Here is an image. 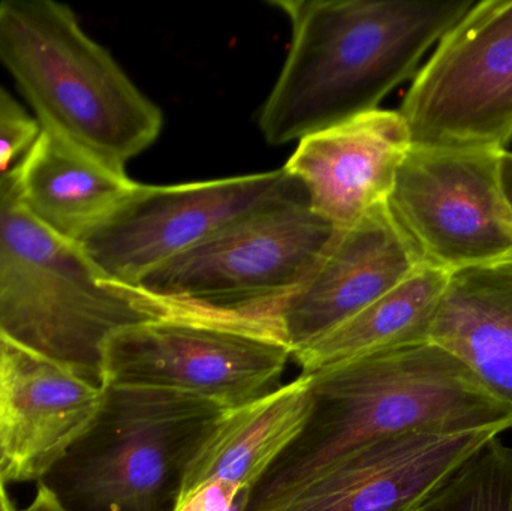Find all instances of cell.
I'll return each mask as SVG.
<instances>
[{"mask_svg": "<svg viewBox=\"0 0 512 511\" xmlns=\"http://www.w3.org/2000/svg\"><path fill=\"white\" fill-rule=\"evenodd\" d=\"M177 305L105 278L24 209L12 168L0 173V338L104 386L111 336Z\"/></svg>", "mask_w": 512, "mask_h": 511, "instance_id": "3957f363", "label": "cell"}, {"mask_svg": "<svg viewBox=\"0 0 512 511\" xmlns=\"http://www.w3.org/2000/svg\"><path fill=\"white\" fill-rule=\"evenodd\" d=\"M429 342L512 408V260L451 273Z\"/></svg>", "mask_w": 512, "mask_h": 511, "instance_id": "e0dca14e", "label": "cell"}, {"mask_svg": "<svg viewBox=\"0 0 512 511\" xmlns=\"http://www.w3.org/2000/svg\"><path fill=\"white\" fill-rule=\"evenodd\" d=\"M105 392L110 441L87 459L75 489L99 510L153 511L192 441L222 410L174 393Z\"/></svg>", "mask_w": 512, "mask_h": 511, "instance_id": "30bf717a", "label": "cell"}, {"mask_svg": "<svg viewBox=\"0 0 512 511\" xmlns=\"http://www.w3.org/2000/svg\"><path fill=\"white\" fill-rule=\"evenodd\" d=\"M498 432H409L358 450L271 511H420Z\"/></svg>", "mask_w": 512, "mask_h": 511, "instance_id": "4fadbf2b", "label": "cell"}, {"mask_svg": "<svg viewBox=\"0 0 512 511\" xmlns=\"http://www.w3.org/2000/svg\"><path fill=\"white\" fill-rule=\"evenodd\" d=\"M313 411L252 494L271 511L364 447L409 432L512 429V408L444 348L426 342L310 375Z\"/></svg>", "mask_w": 512, "mask_h": 511, "instance_id": "7a4b0ae2", "label": "cell"}, {"mask_svg": "<svg viewBox=\"0 0 512 511\" xmlns=\"http://www.w3.org/2000/svg\"><path fill=\"white\" fill-rule=\"evenodd\" d=\"M499 176H501L502 192H504L505 201L512 216V152L501 153L499 161Z\"/></svg>", "mask_w": 512, "mask_h": 511, "instance_id": "603a6c76", "label": "cell"}, {"mask_svg": "<svg viewBox=\"0 0 512 511\" xmlns=\"http://www.w3.org/2000/svg\"><path fill=\"white\" fill-rule=\"evenodd\" d=\"M12 173L24 209L74 243L138 185L123 168L41 128Z\"/></svg>", "mask_w": 512, "mask_h": 511, "instance_id": "2e32d148", "label": "cell"}, {"mask_svg": "<svg viewBox=\"0 0 512 511\" xmlns=\"http://www.w3.org/2000/svg\"><path fill=\"white\" fill-rule=\"evenodd\" d=\"M450 275L424 263L363 311L297 348L292 359L301 375L429 342Z\"/></svg>", "mask_w": 512, "mask_h": 511, "instance_id": "ac0fdd59", "label": "cell"}, {"mask_svg": "<svg viewBox=\"0 0 512 511\" xmlns=\"http://www.w3.org/2000/svg\"><path fill=\"white\" fill-rule=\"evenodd\" d=\"M23 511H69L65 504L57 497L56 492L51 491L45 485L39 486L35 500Z\"/></svg>", "mask_w": 512, "mask_h": 511, "instance_id": "7402d4cb", "label": "cell"}, {"mask_svg": "<svg viewBox=\"0 0 512 511\" xmlns=\"http://www.w3.org/2000/svg\"><path fill=\"white\" fill-rule=\"evenodd\" d=\"M251 489L224 482L210 480L191 491L176 494L171 511H249Z\"/></svg>", "mask_w": 512, "mask_h": 511, "instance_id": "44dd1931", "label": "cell"}, {"mask_svg": "<svg viewBox=\"0 0 512 511\" xmlns=\"http://www.w3.org/2000/svg\"><path fill=\"white\" fill-rule=\"evenodd\" d=\"M0 65L39 128L125 170L149 149L164 117L119 63L54 0L0 2Z\"/></svg>", "mask_w": 512, "mask_h": 511, "instance_id": "277c9868", "label": "cell"}, {"mask_svg": "<svg viewBox=\"0 0 512 511\" xmlns=\"http://www.w3.org/2000/svg\"><path fill=\"white\" fill-rule=\"evenodd\" d=\"M307 203L286 168L248 176L135 186L77 245L110 281L137 287L152 270L252 213Z\"/></svg>", "mask_w": 512, "mask_h": 511, "instance_id": "ba28073f", "label": "cell"}, {"mask_svg": "<svg viewBox=\"0 0 512 511\" xmlns=\"http://www.w3.org/2000/svg\"><path fill=\"white\" fill-rule=\"evenodd\" d=\"M336 231L307 203L270 207L156 267L137 287L182 305L262 311L300 287Z\"/></svg>", "mask_w": 512, "mask_h": 511, "instance_id": "52a82bcc", "label": "cell"}, {"mask_svg": "<svg viewBox=\"0 0 512 511\" xmlns=\"http://www.w3.org/2000/svg\"><path fill=\"white\" fill-rule=\"evenodd\" d=\"M38 134L35 117L0 87V173L8 171L12 162L24 155Z\"/></svg>", "mask_w": 512, "mask_h": 511, "instance_id": "ffe728a7", "label": "cell"}, {"mask_svg": "<svg viewBox=\"0 0 512 511\" xmlns=\"http://www.w3.org/2000/svg\"><path fill=\"white\" fill-rule=\"evenodd\" d=\"M312 411L310 375H300L248 404L222 411L201 429L183 456L176 494L210 480L255 491L303 434Z\"/></svg>", "mask_w": 512, "mask_h": 511, "instance_id": "9a60e30c", "label": "cell"}, {"mask_svg": "<svg viewBox=\"0 0 512 511\" xmlns=\"http://www.w3.org/2000/svg\"><path fill=\"white\" fill-rule=\"evenodd\" d=\"M474 0H277L291 23L282 71L259 111L283 146L369 111L415 77Z\"/></svg>", "mask_w": 512, "mask_h": 511, "instance_id": "6da1fadb", "label": "cell"}, {"mask_svg": "<svg viewBox=\"0 0 512 511\" xmlns=\"http://www.w3.org/2000/svg\"><path fill=\"white\" fill-rule=\"evenodd\" d=\"M107 404L104 386L0 338V476L32 482L92 434Z\"/></svg>", "mask_w": 512, "mask_h": 511, "instance_id": "8fae6325", "label": "cell"}, {"mask_svg": "<svg viewBox=\"0 0 512 511\" xmlns=\"http://www.w3.org/2000/svg\"><path fill=\"white\" fill-rule=\"evenodd\" d=\"M292 348L267 312L177 305L111 336L105 390H152L227 411L254 401L279 380Z\"/></svg>", "mask_w": 512, "mask_h": 511, "instance_id": "5b68a950", "label": "cell"}, {"mask_svg": "<svg viewBox=\"0 0 512 511\" xmlns=\"http://www.w3.org/2000/svg\"><path fill=\"white\" fill-rule=\"evenodd\" d=\"M5 480L0 476V511H18L12 504L11 498H9L8 492L5 488Z\"/></svg>", "mask_w": 512, "mask_h": 511, "instance_id": "cb8c5ba5", "label": "cell"}, {"mask_svg": "<svg viewBox=\"0 0 512 511\" xmlns=\"http://www.w3.org/2000/svg\"><path fill=\"white\" fill-rule=\"evenodd\" d=\"M499 437L475 452L420 511H512V447Z\"/></svg>", "mask_w": 512, "mask_h": 511, "instance_id": "d6986e66", "label": "cell"}, {"mask_svg": "<svg viewBox=\"0 0 512 511\" xmlns=\"http://www.w3.org/2000/svg\"><path fill=\"white\" fill-rule=\"evenodd\" d=\"M423 264L388 203L379 204L351 227L337 230L300 287L261 312L274 318L294 353L363 311Z\"/></svg>", "mask_w": 512, "mask_h": 511, "instance_id": "7c38bea8", "label": "cell"}, {"mask_svg": "<svg viewBox=\"0 0 512 511\" xmlns=\"http://www.w3.org/2000/svg\"><path fill=\"white\" fill-rule=\"evenodd\" d=\"M411 147L507 152L512 143V0H483L420 66L399 110Z\"/></svg>", "mask_w": 512, "mask_h": 511, "instance_id": "8992f818", "label": "cell"}, {"mask_svg": "<svg viewBox=\"0 0 512 511\" xmlns=\"http://www.w3.org/2000/svg\"><path fill=\"white\" fill-rule=\"evenodd\" d=\"M501 153L411 147L388 207L424 263L448 273L512 260Z\"/></svg>", "mask_w": 512, "mask_h": 511, "instance_id": "9c48e42d", "label": "cell"}, {"mask_svg": "<svg viewBox=\"0 0 512 511\" xmlns=\"http://www.w3.org/2000/svg\"><path fill=\"white\" fill-rule=\"evenodd\" d=\"M409 149L399 111L378 108L301 138L285 168L310 209L343 230L387 203Z\"/></svg>", "mask_w": 512, "mask_h": 511, "instance_id": "5bb4252c", "label": "cell"}]
</instances>
